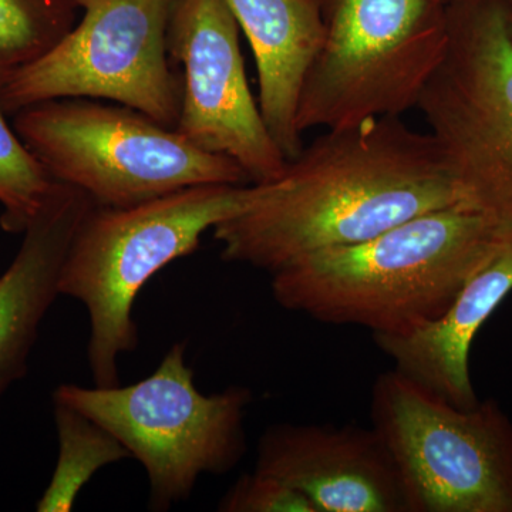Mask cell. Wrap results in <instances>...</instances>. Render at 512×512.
<instances>
[{"label": "cell", "mask_w": 512, "mask_h": 512, "mask_svg": "<svg viewBox=\"0 0 512 512\" xmlns=\"http://www.w3.org/2000/svg\"><path fill=\"white\" fill-rule=\"evenodd\" d=\"M255 188L254 201L212 232L224 261L271 275L323 249L466 204L437 141L402 117L325 130L278 178Z\"/></svg>", "instance_id": "1"}, {"label": "cell", "mask_w": 512, "mask_h": 512, "mask_svg": "<svg viewBox=\"0 0 512 512\" xmlns=\"http://www.w3.org/2000/svg\"><path fill=\"white\" fill-rule=\"evenodd\" d=\"M512 239L467 204L323 249L272 274V295L318 322L399 335L439 318Z\"/></svg>", "instance_id": "2"}, {"label": "cell", "mask_w": 512, "mask_h": 512, "mask_svg": "<svg viewBox=\"0 0 512 512\" xmlns=\"http://www.w3.org/2000/svg\"><path fill=\"white\" fill-rule=\"evenodd\" d=\"M255 184H207L126 208L94 205L67 252L60 295L89 315L94 386H119V359L138 345V293L165 266L194 254L202 235L254 201Z\"/></svg>", "instance_id": "3"}, {"label": "cell", "mask_w": 512, "mask_h": 512, "mask_svg": "<svg viewBox=\"0 0 512 512\" xmlns=\"http://www.w3.org/2000/svg\"><path fill=\"white\" fill-rule=\"evenodd\" d=\"M12 117L49 177L79 188L97 207H133L197 185L251 184L234 161L121 104L50 100Z\"/></svg>", "instance_id": "4"}, {"label": "cell", "mask_w": 512, "mask_h": 512, "mask_svg": "<svg viewBox=\"0 0 512 512\" xmlns=\"http://www.w3.org/2000/svg\"><path fill=\"white\" fill-rule=\"evenodd\" d=\"M322 16L296 114L301 134L416 110L447 52V3L322 0Z\"/></svg>", "instance_id": "5"}, {"label": "cell", "mask_w": 512, "mask_h": 512, "mask_svg": "<svg viewBox=\"0 0 512 512\" xmlns=\"http://www.w3.org/2000/svg\"><path fill=\"white\" fill-rule=\"evenodd\" d=\"M53 399L70 404L110 431L140 461L150 507L168 510L190 497L201 474H224L245 453L244 419L251 390L232 386L204 394L175 343L157 369L130 386L60 384Z\"/></svg>", "instance_id": "6"}, {"label": "cell", "mask_w": 512, "mask_h": 512, "mask_svg": "<svg viewBox=\"0 0 512 512\" xmlns=\"http://www.w3.org/2000/svg\"><path fill=\"white\" fill-rule=\"evenodd\" d=\"M416 110L464 202L512 239V28L505 0L448 5V45Z\"/></svg>", "instance_id": "7"}, {"label": "cell", "mask_w": 512, "mask_h": 512, "mask_svg": "<svg viewBox=\"0 0 512 512\" xmlns=\"http://www.w3.org/2000/svg\"><path fill=\"white\" fill-rule=\"evenodd\" d=\"M370 410L409 512H512V423L495 400L458 409L393 369Z\"/></svg>", "instance_id": "8"}, {"label": "cell", "mask_w": 512, "mask_h": 512, "mask_svg": "<svg viewBox=\"0 0 512 512\" xmlns=\"http://www.w3.org/2000/svg\"><path fill=\"white\" fill-rule=\"evenodd\" d=\"M76 25L0 92L8 116L60 99L121 104L175 128L180 76L168 53L174 0H76Z\"/></svg>", "instance_id": "9"}, {"label": "cell", "mask_w": 512, "mask_h": 512, "mask_svg": "<svg viewBox=\"0 0 512 512\" xmlns=\"http://www.w3.org/2000/svg\"><path fill=\"white\" fill-rule=\"evenodd\" d=\"M241 35L225 0H174L168 53L183 70L175 130L195 147L234 161L249 183H268L288 160L249 87Z\"/></svg>", "instance_id": "10"}, {"label": "cell", "mask_w": 512, "mask_h": 512, "mask_svg": "<svg viewBox=\"0 0 512 512\" xmlns=\"http://www.w3.org/2000/svg\"><path fill=\"white\" fill-rule=\"evenodd\" d=\"M255 470L295 488L318 512H409L399 471L373 429L276 424L259 439Z\"/></svg>", "instance_id": "11"}, {"label": "cell", "mask_w": 512, "mask_h": 512, "mask_svg": "<svg viewBox=\"0 0 512 512\" xmlns=\"http://www.w3.org/2000/svg\"><path fill=\"white\" fill-rule=\"evenodd\" d=\"M94 205L79 188L55 181L22 232L18 254L0 275V402L28 370L40 325L60 295L67 252Z\"/></svg>", "instance_id": "12"}, {"label": "cell", "mask_w": 512, "mask_h": 512, "mask_svg": "<svg viewBox=\"0 0 512 512\" xmlns=\"http://www.w3.org/2000/svg\"><path fill=\"white\" fill-rule=\"evenodd\" d=\"M512 292V242L477 272L439 318L399 333L373 335L394 369L458 409L477 406L470 350L478 330Z\"/></svg>", "instance_id": "13"}, {"label": "cell", "mask_w": 512, "mask_h": 512, "mask_svg": "<svg viewBox=\"0 0 512 512\" xmlns=\"http://www.w3.org/2000/svg\"><path fill=\"white\" fill-rule=\"evenodd\" d=\"M247 37L258 73V104L286 160L303 148L296 126L303 82L323 37L322 0H225Z\"/></svg>", "instance_id": "14"}, {"label": "cell", "mask_w": 512, "mask_h": 512, "mask_svg": "<svg viewBox=\"0 0 512 512\" xmlns=\"http://www.w3.org/2000/svg\"><path fill=\"white\" fill-rule=\"evenodd\" d=\"M59 456L45 493L37 501L39 512L72 511L80 491L101 468L131 458L109 430L74 409L53 399Z\"/></svg>", "instance_id": "15"}, {"label": "cell", "mask_w": 512, "mask_h": 512, "mask_svg": "<svg viewBox=\"0 0 512 512\" xmlns=\"http://www.w3.org/2000/svg\"><path fill=\"white\" fill-rule=\"evenodd\" d=\"M76 0H0V92L76 25Z\"/></svg>", "instance_id": "16"}, {"label": "cell", "mask_w": 512, "mask_h": 512, "mask_svg": "<svg viewBox=\"0 0 512 512\" xmlns=\"http://www.w3.org/2000/svg\"><path fill=\"white\" fill-rule=\"evenodd\" d=\"M55 181L30 153L0 103V225L22 234L42 207Z\"/></svg>", "instance_id": "17"}, {"label": "cell", "mask_w": 512, "mask_h": 512, "mask_svg": "<svg viewBox=\"0 0 512 512\" xmlns=\"http://www.w3.org/2000/svg\"><path fill=\"white\" fill-rule=\"evenodd\" d=\"M224 512H318L295 488L269 474H244L222 498Z\"/></svg>", "instance_id": "18"}, {"label": "cell", "mask_w": 512, "mask_h": 512, "mask_svg": "<svg viewBox=\"0 0 512 512\" xmlns=\"http://www.w3.org/2000/svg\"><path fill=\"white\" fill-rule=\"evenodd\" d=\"M505 3H507L508 18H510L512 28V0H505Z\"/></svg>", "instance_id": "19"}, {"label": "cell", "mask_w": 512, "mask_h": 512, "mask_svg": "<svg viewBox=\"0 0 512 512\" xmlns=\"http://www.w3.org/2000/svg\"><path fill=\"white\" fill-rule=\"evenodd\" d=\"M444 2H446L447 5H450V3L463 2V0H444Z\"/></svg>", "instance_id": "20"}]
</instances>
